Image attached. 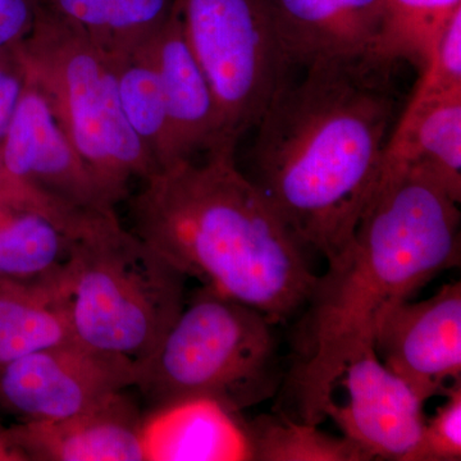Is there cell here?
Returning <instances> with one entry per match:
<instances>
[{
    "mask_svg": "<svg viewBox=\"0 0 461 461\" xmlns=\"http://www.w3.org/2000/svg\"><path fill=\"white\" fill-rule=\"evenodd\" d=\"M459 203L423 169H382L353 238L303 308L281 412L320 426L346 366L373 346L382 317L459 266Z\"/></svg>",
    "mask_w": 461,
    "mask_h": 461,
    "instance_id": "1",
    "label": "cell"
},
{
    "mask_svg": "<svg viewBox=\"0 0 461 461\" xmlns=\"http://www.w3.org/2000/svg\"><path fill=\"white\" fill-rule=\"evenodd\" d=\"M108 53L113 60L118 95L127 122L159 171L168 168L173 166L168 115L148 39L135 47Z\"/></svg>",
    "mask_w": 461,
    "mask_h": 461,
    "instance_id": "19",
    "label": "cell"
},
{
    "mask_svg": "<svg viewBox=\"0 0 461 461\" xmlns=\"http://www.w3.org/2000/svg\"><path fill=\"white\" fill-rule=\"evenodd\" d=\"M39 0H0V50L17 48L32 33Z\"/></svg>",
    "mask_w": 461,
    "mask_h": 461,
    "instance_id": "27",
    "label": "cell"
},
{
    "mask_svg": "<svg viewBox=\"0 0 461 461\" xmlns=\"http://www.w3.org/2000/svg\"><path fill=\"white\" fill-rule=\"evenodd\" d=\"M176 8L236 149L290 80L273 0H176Z\"/></svg>",
    "mask_w": 461,
    "mask_h": 461,
    "instance_id": "7",
    "label": "cell"
},
{
    "mask_svg": "<svg viewBox=\"0 0 461 461\" xmlns=\"http://www.w3.org/2000/svg\"><path fill=\"white\" fill-rule=\"evenodd\" d=\"M0 461H26L12 438L9 427L0 423Z\"/></svg>",
    "mask_w": 461,
    "mask_h": 461,
    "instance_id": "28",
    "label": "cell"
},
{
    "mask_svg": "<svg viewBox=\"0 0 461 461\" xmlns=\"http://www.w3.org/2000/svg\"><path fill=\"white\" fill-rule=\"evenodd\" d=\"M420 72L409 104H418L461 90V9L446 26L429 65Z\"/></svg>",
    "mask_w": 461,
    "mask_h": 461,
    "instance_id": "24",
    "label": "cell"
},
{
    "mask_svg": "<svg viewBox=\"0 0 461 461\" xmlns=\"http://www.w3.org/2000/svg\"><path fill=\"white\" fill-rule=\"evenodd\" d=\"M341 379L348 402L339 405L333 400L326 418L369 460L411 461L426 423V402L381 362L373 346L355 355Z\"/></svg>",
    "mask_w": 461,
    "mask_h": 461,
    "instance_id": "11",
    "label": "cell"
},
{
    "mask_svg": "<svg viewBox=\"0 0 461 461\" xmlns=\"http://www.w3.org/2000/svg\"><path fill=\"white\" fill-rule=\"evenodd\" d=\"M373 348L424 402L461 378V284L421 302L400 303L379 321Z\"/></svg>",
    "mask_w": 461,
    "mask_h": 461,
    "instance_id": "10",
    "label": "cell"
},
{
    "mask_svg": "<svg viewBox=\"0 0 461 461\" xmlns=\"http://www.w3.org/2000/svg\"><path fill=\"white\" fill-rule=\"evenodd\" d=\"M126 202L130 230L186 277L275 324L302 312L317 284L309 249L240 171L232 151L154 173Z\"/></svg>",
    "mask_w": 461,
    "mask_h": 461,
    "instance_id": "3",
    "label": "cell"
},
{
    "mask_svg": "<svg viewBox=\"0 0 461 461\" xmlns=\"http://www.w3.org/2000/svg\"><path fill=\"white\" fill-rule=\"evenodd\" d=\"M142 420L123 390L71 417L21 421L9 429L26 461H141Z\"/></svg>",
    "mask_w": 461,
    "mask_h": 461,
    "instance_id": "13",
    "label": "cell"
},
{
    "mask_svg": "<svg viewBox=\"0 0 461 461\" xmlns=\"http://www.w3.org/2000/svg\"><path fill=\"white\" fill-rule=\"evenodd\" d=\"M291 65L369 58L382 23V0H273Z\"/></svg>",
    "mask_w": 461,
    "mask_h": 461,
    "instance_id": "15",
    "label": "cell"
},
{
    "mask_svg": "<svg viewBox=\"0 0 461 461\" xmlns=\"http://www.w3.org/2000/svg\"><path fill=\"white\" fill-rule=\"evenodd\" d=\"M445 402L424 423L411 461L461 460V378L446 387Z\"/></svg>",
    "mask_w": 461,
    "mask_h": 461,
    "instance_id": "23",
    "label": "cell"
},
{
    "mask_svg": "<svg viewBox=\"0 0 461 461\" xmlns=\"http://www.w3.org/2000/svg\"><path fill=\"white\" fill-rule=\"evenodd\" d=\"M136 382L135 364L71 339L0 369V408L21 421L63 420Z\"/></svg>",
    "mask_w": 461,
    "mask_h": 461,
    "instance_id": "8",
    "label": "cell"
},
{
    "mask_svg": "<svg viewBox=\"0 0 461 461\" xmlns=\"http://www.w3.org/2000/svg\"><path fill=\"white\" fill-rule=\"evenodd\" d=\"M253 461H371L346 437L321 432L318 426L284 412L248 421Z\"/></svg>",
    "mask_w": 461,
    "mask_h": 461,
    "instance_id": "22",
    "label": "cell"
},
{
    "mask_svg": "<svg viewBox=\"0 0 461 461\" xmlns=\"http://www.w3.org/2000/svg\"><path fill=\"white\" fill-rule=\"evenodd\" d=\"M41 7L80 27L107 51L147 41L171 16L176 0H39Z\"/></svg>",
    "mask_w": 461,
    "mask_h": 461,
    "instance_id": "20",
    "label": "cell"
},
{
    "mask_svg": "<svg viewBox=\"0 0 461 461\" xmlns=\"http://www.w3.org/2000/svg\"><path fill=\"white\" fill-rule=\"evenodd\" d=\"M257 124L248 176L309 250L335 262L375 195L396 99L369 58L320 60Z\"/></svg>",
    "mask_w": 461,
    "mask_h": 461,
    "instance_id": "2",
    "label": "cell"
},
{
    "mask_svg": "<svg viewBox=\"0 0 461 461\" xmlns=\"http://www.w3.org/2000/svg\"><path fill=\"white\" fill-rule=\"evenodd\" d=\"M273 327L262 312L203 286L139 368L135 387L149 408L186 397L239 412L259 405L277 395L285 377Z\"/></svg>",
    "mask_w": 461,
    "mask_h": 461,
    "instance_id": "5",
    "label": "cell"
},
{
    "mask_svg": "<svg viewBox=\"0 0 461 461\" xmlns=\"http://www.w3.org/2000/svg\"><path fill=\"white\" fill-rule=\"evenodd\" d=\"M165 94L173 165L196 154L232 151L222 114L202 66L185 36L177 8L148 39Z\"/></svg>",
    "mask_w": 461,
    "mask_h": 461,
    "instance_id": "12",
    "label": "cell"
},
{
    "mask_svg": "<svg viewBox=\"0 0 461 461\" xmlns=\"http://www.w3.org/2000/svg\"><path fill=\"white\" fill-rule=\"evenodd\" d=\"M418 168L461 200V90L408 104L388 138L382 169Z\"/></svg>",
    "mask_w": 461,
    "mask_h": 461,
    "instance_id": "16",
    "label": "cell"
},
{
    "mask_svg": "<svg viewBox=\"0 0 461 461\" xmlns=\"http://www.w3.org/2000/svg\"><path fill=\"white\" fill-rule=\"evenodd\" d=\"M0 162L16 180L71 213H115L118 203L76 150L30 75L0 144Z\"/></svg>",
    "mask_w": 461,
    "mask_h": 461,
    "instance_id": "9",
    "label": "cell"
},
{
    "mask_svg": "<svg viewBox=\"0 0 461 461\" xmlns=\"http://www.w3.org/2000/svg\"><path fill=\"white\" fill-rule=\"evenodd\" d=\"M69 247L71 235L47 214L0 203V280H56Z\"/></svg>",
    "mask_w": 461,
    "mask_h": 461,
    "instance_id": "18",
    "label": "cell"
},
{
    "mask_svg": "<svg viewBox=\"0 0 461 461\" xmlns=\"http://www.w3.org/2000/svg\"><path fill=\"white\" fill-rule=\"evenodd\" d=\"M59 276L45 282L0 280V369L72 339Z\"/></svg>",
    "mask_w": 461,
    "mask_h": 461,
    "instance_id": "17",
    "label": "cell"
},
{
    "mask_svg": "<svg viewBox=\"0 0 461 461\" xmlns=\"http://www.w3.org/2000/svg\"><path fill=\"white\" fill-rule=\"evenodd\" d=\"M20 47L0 50V144L29 84V71Z\"/></svg>",
    "mask_w": 461,
    "mask_h": 461,
    "instance_id": "26",
    "label": "cell"
},
{
    "mask_svg": "<svg viewBox=\"0 0 461 461\" xmlns=\"http://www.w3.org/2000/svg\"><path fill=\"white\" fill-rule=\"evenodd\" d=\"M0 203H9L36 209L47 214L54 222L59 224L69 235L75 233L83 224L85 217L71 213L60 208L56 203L44 198L41 194L27 187L23 182L16 180L0 162Z\"/></svg>",
    "mask_w": 461,
    "mask_h": 461,
    "instance_id": "25",
    "label": "cell"
},
{
    "mask_svg": "<svg viewBox=\"0 0 461 461\" xmlns=\"http://www.w3.org/2000/svg\"><path fill=\"white\" fill-rule=\"evenodd\" d=\"M461 0H382V23L371 59L393 71L399 62L426 68Z\"/></svg>",
    "mask_w": 461,
    "mask_h": 461,
    "instance_id": "21",
    "label": "cell"
},
{
    "mask_svg": "<svg viewBox=\"0 0 461 461\" xmlns=\"http://www.w3.org/2000/svg\"><path fill=\"white\" fill-rule=\"evenodd\" d=\"M145 460L253 461L248 420L209 397L149 409L142 420Z\"/></svg>",
    "mask_w": 461,
    "mask_h": 461,
    "instance_id": "14",
    "label": "cell"
},
{
    "mask_svg": "<svg viewBox=\"0 0 461 461\" xmlns=\"http://www.w3.org/2000/svg\"><path fill=\"white\" fill-rule=\"evenodd\" d=\"M20 50L76 150L115 202H126L132 178L159 168L124 117L111 54L41 7Z\"/></svg>",
    "mask_w": 461,
    "mask_h": 461,
    "instance_id": "6",
    "label": "cell"
},
{
    "mask_svg": "<svg viewBox=\"0 0 461 461\" xmlns=\"http://www.w3.org/2000/svg\"><path fill=\"white\" fill-rule=\"evenodd\" d=\"M186 278L117 213L91 218L59 276L72 339L139 371L181 313Z\"/></svg>",
    "mask_w": 461,
    "mask_h": 461,
    "instance_id": "4",
    "label": "cell"
}]
</instances>
